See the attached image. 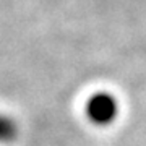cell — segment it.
Here are the masks:
<instances>
[{"label": "cell", "mask_w": 146, "mask_h": 146, "mask_svg": "<svg viewBox=\"0 0 146 146\" xmlns=\"http://www.w3.org/2000/svg\"><path fill=\"white\" fill-rule=\"evenodd\" d=\"M119 106L112 94L96 93L86 104V115L96 125H107L117 117Z\"/></svg>", "instance_id": "obj_1"}, {"label": "cell", "mask_w": 146, "mask_h": 146, "mask_svg": "<svg viewBox=\"0 0 146 146\" xmlns=\"http://www.w3.org/2000/svg\"><path fill=\"white\" fill-rule=\"evenodd\" d=\"M15 136V125L8 119L0 117V141H8Z\"/></svg>", "instance_id": "obj_2"}]
</instances>
